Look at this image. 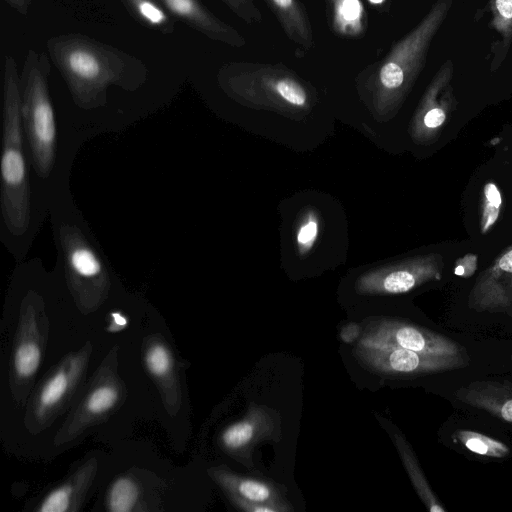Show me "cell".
Returning <instances> with one entry per match:
<instances>
[{
    "label": "cell",
    "instance_id": "cell-6",
    "mask_svg": "<svg viewBox=\"0 0 512 512\" xmlns=\"http://www.w3.org/2000/svg\"><path fill=\"white\" fill-rule=\"evenodd\" d=\"M357 346L397 347L431 356H463V348L450 338L407 322L379 318L362 329Z\"/></svg>",
    "mask_w": 512,
    "mask_h": 512
},
{
    "label": "cell",
    "instance_id": "cell-12",
    "mask_svg": "<svg viewBox=\"0 0 512 512\" xmlns=\"http://www.w3.org/2000/svg\"><path fill=\"white\" fill-rule=\"evenodd\" d=\"M170 14L182 20L206 37L241 48L245 38L232 26L211 13L200 0H156Z\"/></svg>",
    "mask_w": 512,
    "mask_h": 512
},
{
    "label": "cell",
    "instance_id": "cell-4",
    "mask_svg": "<svg viewBox=\"0 0 512 512\" xmlns=\"http://www.w3.org/2000/svg\"><path fill=\"white\" fill-rule=\"evenodd\" d=\"M217 78L227 94L243 103L289 110H305L311 103L306 83L282 64L230 62Z\"/></svg>",
    "mask_w": 512,
    "mask_h": 512
},
{
    "label": "cell",
    "instance_id": "cell-14",
    "mask_svg": "<svg viewBox=\"0 0 512 512\" xmlns=\"http://www.w3.org/2000/svg\"><path fill=\"white\" fill-rule=\"evenodd\" d=\"M212 474L229 498L235 497L252 503L287 502L282 490L272 482L238 475L221 468L213 469Z\"/></svg>",
    "mask_w": 512,
    "mask_h": 512
},
{
    "label": "cell",
    "instance_id": "cell-5",
    "mask_svg": "<svg viewBox=\"0 0 512 512\" xmlns=\"http://www.w3.org/2000/svg\"><path fill=\"white\" fill-rule=\"evenodd\" d=\"M48 75L47 57L30 49L21 76V113L34 168L43 178L54 166L57 137Z\"/></svg>",
    "mask_w": 512,
    "mask_h": 512
},
{
    "label": "cell",
    "instance_id": "cell-19",
    "mask_svg": "<svg viewBox=\"0 0 512 512\" xmlns=\"http://www.w3.org/2000/svg\"><path fill=\"white\" fill-rule=\"evenodd\" d=\"M492 19L490 26L497 32L501 40L492 47L494 59L491 69H497L505 58L512 42V0H490Z\"/></svg>",
    "mask_w": 512,
    "mask_h": 512
},
{
    "label": "cell",
    "instance_id": "cell-2",
    "mask_svg": "<svg viewBox=\"0 0 512 512\" xmlns=\"http://www.w3.org/2000/svg\"><path fill=\"white\" fill-rule=\"evenodd\" d=\"M453 0H436L422 20L393 45L387 55L361 73L378 111L388 112L403 101L423 67L430 45L446 20Z\"/></svg>",
    "mask_w": 512,
    "mask_h": 512
},
{
    "label": "cell",
    "instance_id": "cell-15",
    "mask_svg": "<svg viewBox=\"0 0 512 512\" xmlns=\"http://www.w3.org/2000/svg\"><path fill=\"white\" fill-rule=\"evenodd\" d=\"M277 18L286 36L303 50L314 47L311 23L300 0H262Z\"/></svg>",
    "mask_w": 512,
    "mask_h": 512
},
{
    "label": "cell",
    "instance_id": "cell-29",
    "mask_svg": "<svg viewBox=\"0 0 512 512\" xmlns=\"http://www.w3.org/2000/svg\"><path fill=\"white\" fill-rule=\"evenodd\" d=\"M318 230L316 215L314 213L306 214L297 231V243L301 252L310 250L317 238Z\"/></svg>",
    "mask_w": 512,
    "mask_h": 512
},
{
    "label": "cell",
    "instance_id": "cell-21",
    "mask_svg": "<svg viewBox=\"0 0 512 512\" xmlns=\"http://www.w3.org/2000/svg\"><path fill=\"white\" fill-rule=\"evenodd\" d=\"M456 435L469 451L478 455L502 458L510 451L506 444L475 431L458 430Z\"/></svg>",
    "mask_w": 512,
    "mask_h": 512
},
{
    "label": "cell",
    "instance_id": "cell-10",
    "mask_svg": "<svg viewBox=\"0 0 512 512\" xmlns=\"http://www.w3.org/2000/svg\"><path fill=\"white\" fill-rule=\"evenodd\" d=\"M281 437L279 413L267 406L251 403L245 416L227 427L221 435L223 448L248 467L253 449L266 441Z\"/></svg>",
    "mask_w": 512,
    "mask_h": 512
},
{
    "label": "cell",
    "instance_id": "cell-23",
    "mask_svg": "<svg viewBox=\"0 0 512 512\" xmlns=\"http://www.w3.org/2000/svg\"><path fill=\"white\" fill-rule=\"evenodd\" d=\"M502 204V197L498 187L489 182L483 189L480 228L482 233L487 232L497 221Z\"/></svg>",
    "mask_w": 512,
    "mask_h": 512
},
{
    "label": "cell",
    "instance_id": "cell-9",
    "mask_svg": "<svg viewBox=\"0 0 512 512\" xmlns=\"http://www.w3.org/2000/svg\"><path fill=\"white\" fill-rule=\"evenodd\" d=\"M442 268L440 255H425L370 271L357 280L355 287L360 294L406 293L423 283L439 279Z\"/></svg>",
    "mask_w": 512,
    "mask_h": 512
},
{
    "label": "cell",
    "instance_id": "cell-3",
    "mask_svg": "<svg viewBox=\"0 0 512 512\" xmlns=\"http://www.w3.org/2000/svg\"><path fill=\"white\" fill-rule=\"evenodd\" d=\"M21 113V78L12 56L4 60L1 207L7 229L24 234L30 222V197Z\"/></svg>",
    "mask_w": 512,
    "mask_h": 512
},
{
    "label": "cell",
    "instance_id": "cell-16",
    "mask_svg": "<svg viewBox=\"0 0 512 512\" xmlns=\"http://www.w3.org/2000/svg\"><path fill=\"white\" fill-rule=\"evenodd\" d=\"M457 397L469 405L484 409L502 420L512 422V385L481 382L460 389Z\"/></svg>",
    "mask_w": 512,
    "mask_h": 512
},
{
    "label": "cell",
    "instance_id": "cell-18",
    "mask_svg": "<svg viewBox=\"0 0 512 512\" xmlns=\"http://www.w3.org/2000/svg\"><path fill=\"white\" fill-rule=\"evenodd\" d=\"M334 31L358 36L365 29V11L360 0H327Z\"/></svg>",
    "mask_w": 512,
    "mask_h": 512
},
{
    "label": "cell",
    "instance_id": "cell-27",
    "mask_svg": "<svg viewBox=\"0 0 512 512\" xmlns=\"http://www.w3.org/2000/svg\"><path fill=\"white\" fill-rule=\"evenodd\" d=\"M236 16L247 24H259L263 21L262 13L253 0H219Z\"/></svg>",
    "mask_w": 512,
    "mask_h": 512
},
{
    "label": "cell",
    "instance_id": "cell-25",
    "mask_svg": "<svg viewBox=\"0 0 512 512\" xmlns=\"http://www.w3.org/2000/svg\"><path fill=\"white\" fill-rule=\"evenodd\" d=\"M41 351L37 344L27 342L21 344L14 356V367L21 377L32 376L40 365Z\"/></svg>",
    "mask_w": 512,
    "mask_h": 512
},
{
    "label": "cell",
    "instance_id": "cell-7",
    "mask_svg": "<svg viewBox=\"0 0 512 512\" xmlns=\"http://www.w3.org/2000/svg\"><path fill=\"white\" fill-rule=\"evenodd\" d=\"M59 239L74 293L81 300L98 301L109 287L108 273L100 257L75 225L63 224Z\"/></svg>",
    "mask_w": 512,
    "mask_h": 512
},
{
    "label": "cell",
    "instance_id": "cell-30",
    "mask_svg": "<svg viewBox=\"0 0 512 512\" xmlns=\"http://www.w3.org/2000/svg\"><path fill=\"white\" fill-rule=\"evenodd\" d=\"M71 489L68 486L52 491L42 502L39 508L42 512H63L69 507Z\"/></svg>",
    "mask_w": 512,
    "mask_h": 512
},
{
    "label": "cell",
    "instance_id": "cell-17",
    "mask_svg": "<svg viewBox=\"0 0 512 512\" xmlns=\"http://www.w3.org/2000/svg\"><path fill=\"white\" fill-rule=\"evenodd\" d=\"M394 443L398 449L407 473L410 476L411 482L426 507L431 512H444L445 508L432 492L422 473L419 463L405 438L400 433L395 432Z\"/></svg>",
    "mask_w": 512,
    "mask_h": 512
},
{
    "label": "cell",
    "instance_id": "cell-8",
    "mask_svg": "<svg viewBox=\"0 0 512 512\" xmlns=\"http://www.w3.org/2000/svg\"><path fill=\"white\" fill-rule=\"evenodd\" d=\"M354 355L367 369L385 376H418L466 365L463 356H431L403 348L357 346Z\"/></svg>",
    "mask_w": 512,
    "mask_h": 512
},
{
    "label": "cell",
    "instance_id": "cell-22",
    "mask_svg": "<svg viewBox=\"0 0 512 512\" xmlns=\"http://www.w3.org/2000/svg\"><path fill=\"white\" fill-rule=\"evenodd\" d=\"M137 498L135 483L126 477L117 479L108 494V508L113 512L130 511Z\"/></svg>",
    "mask_w": 512,
    "mask_h": 512
},
{
    "label": "cell",
    "instance_id": "cell-24",
    "mask_svg": "<svg viewBox=\"0 0 512 512\" xmlns=\"http://www.w3.org/2000/svg\"><path fill=\"white\" fill-rule=\"evenodd\" d=\"M69 387V376L64 370L56 372L43 386L39 404L43 409L55 406L65 395Z\"/></svg>",
    "mask_w": 512,
    "mask_h": 512
},
{
    "label": "cell",
    "instance_id": "cell-26",
    "mask_svg": "<svg viewBox=\"0 0 512 512\" xmlns=\"http://www.w3.org/2000/svg\"><path fill=\"white\" fill-rule=\"evenodd\" d=\"M117 399L118 392L114 387L100 386L89 395L85 408L92 414H101L113 407Z\"/></svg>",
    "mask_w": 512,
    "mask_h": 512
},
{
    "label": "cell",
    "instance_id": "cell-31",
    "mask_svg": "<svg viewBox=\"0 0 512 512\" xmlns=\"http://www.w3.org/2000/svg\"><path fill=\"white\" fill-rule=\"evenodd\" d=\"M231 502L240 510L247 512H290L293 507L288 502L252 503L231 497Z\"/></svg>",
    "mask_w": 512,
    "mask_h": 512
},
{
    "label": "cell",
    "instance_id": "cell-33",
    "mask_svg": "<svg viewBox=\"0 0 512 512\" xmlns=\"http://www.w3.org/2000/svg\"><path fill=\"white\" fill-rule=\"evenodd\" d=\"M10 6L17 10L20 14L26 15L28 13L31 0H5Z\"/></svg>",
    "mask_w": 512,
    "mask_h": 512
},
{
    "label": "cell",
    "instance_id": "cell-1",
    "mask_svg": "<svg viewBox=\"0 0 512 512\" xmlns=\"http://www.w3.org/2000/svg\"><path fill=\"white\" fill-rule=\"evenodd\" d=\"M47 47L74 100L82 107L102 104L111 85L134 89L146 77V67L137 58L80 34L53 37Z\"/></svg>",
    "mask_w": 512,
    "mask_h": 512
},
{
    "label": "cell",
    "instance_id": "cell-20",
    "mask_svg": "<svg viewBox=\"0 0 512 512\" xmlns=\"http://www.w3.org/2000/svg\"><path fill=\"white\" fill-rule=\"evenodd\" d=\"M131 14L142 24L162 33H172L175 23L156 0H121Z\"/></svg>",
    "mask_w": 512,
    "mask_h": 512
},
{
    "label": "cell",
    "instance_id": "cell-34",
    "mask_svg": "<svg viewBox=\"0 0 512 512\" xmlns=\"http://www.w3.org/2000/svg\"><path fill=\"white\" fill-rule=\"evenodd\" d=\"M112 318H113V322L118 326V327H124L126 326L127 324V320L126 318L120 314V313H117V312H113L111 314Z\"/></svg>",
    "mask_w": 512,
    "mask_h": 512
},
{
    "label": "cell",
    "instance_id": "cell-32",
    "mask_svg": "<svg viewBox=\"0 0 512 512\" xmlns=\"http://www.w3.org/2000/svg\"><path fill=\"white\" fill-rule=\"evenodd\" d=\"M362 329L360 325L350 323L343 327L340 333L341 339L346 343H352L362 333Z\"/></svg>",
    "mask_w": 512,
    "mask_h": 512
},
{
    "label": "cell",
    "instance_id": "cell-28",
    "mask_svg": "<svg viewBox=\"0 0 512 512\" xmlns=\"http://www.w3.org/2000/svg\"><path fill=\"white\" fill-rule=\"evenodd\" d=\"M145 359L149 371L155 376H163L170 370V355L163 345L152 346L146 353Z\"/></svg>",
    "mask_w": 512,
    "mask_h": 512
},
{
    "label": "cell",
    "instance_id": "cell-35",
    "mask_svg": "<svg viewBox=\"0 0 512 512\" xmlns=\"http://www.w3.org/2000/svg\"><path fill=\"white\" fill-rule=\"evenodd\" d=\"M368 1L372 4H380V3L384 2L385 0H368Z\"/></svg>",
    "mask_w": 512,
    "mask_h": 512
},
{
    "label": "cell",
    "instance_id": "cell-11",
    "mask_svg": "<svg viewBox=\"0 0 512 512\" xmlns=\"http://www.w3.org/2000/svg\"><path fill=\"white\" fill-rule=\"evenodd\" d=\"M469 305L480 311L512 308V246L477 279L470 293Z\"/></svg>",
    "mask_w": 512,
    "mask_h": 512
},
{
    "label": "cell",
    "instance_id": "cell-13",
    "mask_svg": "<svg viewBox=\"0 0 512 512\" xmlns=\"http://www.w3.org/2000/svg\"><path fill=\"white\" fill-rule=\"evenodd\" d=\"M454 64L447 59L432 78L417 112L418 123L428 131H437L455 106L451 81Z\"/></svg>",
    "mask_w": 512,
    "mask_h": 512
}]
</instances>
